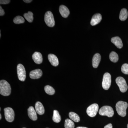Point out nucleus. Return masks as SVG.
I'll return each mask as SVG.
<instances>
[{
	"label": "nucleus",
	"instance_id": "412c9836",
	"mask_svg": "<svg viewBox=\"0 0 128 128\" xmlns=\"http://www.w3.org/2000/svg\"><path fill=\"white\" fill-rule=\"evenodd\" d=\"M69 117L72 121L74 122H79L80 121V118L79 115L74 112H71L69 113Z\"/></svg>",
	"mask_w": 128,
	"mask_h": 128
},
{
	"label": "nucleus",
	"instance_id": "473e14b6",
	"mask_svg": "<svg viewBox=\"0 0 128 128\" xmlns=\"http://www.w3.org/2000/svg\"><path fill=\"white\" fill-rule=\"evenodd\" d=\"M2 119V115L1 114H0V120Z\"/></svg>",
	"mask_w": 128,
	"mask_h": 128
},
{
	"label": "nucleus",
	"instance_id": "393cba45",
	"mask_svg": "<svg viewBox=\"0 0 128 128\" xmlns=\"http://www.w3.org/2000/svg\"><path fill=\"white\" fill-rule=\"evenodd\" d=\"M64 127L65 128H74V124L71 120L66 119L65 121Z\"/></svg>",
	"mask_w": 128,
	"mask_h": 128
},
{
	"label": "nucleus",
	"instance_id": "dca6fc26",
	"mask_svg": "<svg viewBox=\"0 0 128 128\" xmlns=\"http://www.w3.org/2000/svg\"><path fill=\"white\" fill-rule=\"evenodd\" d=\"M101 59V56L98 53L96 54L93 56L92 59V65L94 68H97L100 64Z\"/></svg>",
	"mask_w": 128,
	"mask_h": 128
},
{
	"label": "nucleus",
	"instance_id": "2eb2a0df",
	"mask_svg": "<svg viewBox=\"0 0 128 128\" xmlns=\"http://www.w3.org/2000/svg\"><path fill=\"white\" fill-rule=\"evenodd\" d=\"M48 59L53 66H57L59 64L58 60L56 56L53 54H50L48 56Z\"/></svg>",
	"mask_w": 128,
	"mask_h": 128
},
{
	"label": "nucleus",
	"instance_id": "423d86ee",
	"mask_svg": "<svg viewBox=\"0 0 128 128\" xmlns=\"http://www.w3.org/2000/svg\"><path fill=\"white\" fill-rule=\"evenodd\" d=\"M112 82L111 76L110 73H106L104 75L102 82V87L105 90H108L110 88Z\"/></svg>",
	"mask_w": 128,
	"mask_h": 128
},
{
	"label": "nucleus",
	"instance_id": "9d476101",
	"mask_svg": "<svg viewBox=\"0 0 128 128\" xmlns=\"http://www.w3.org/2000/svg\"><path fill=\"white\" fill-rule=\"evenodd\" d=\"M42 75V72L40 69H36L30 72V77L31 79H38L41 77Z\"/></svg>",
	"mask_w": 128,
	"mask_h": 128
},
{
	"label": "nucleus",
	"instance_id": "2f4dec72",
	"mask_svg": "<svg viewBox=\"0 0 128 128\" xmlns=\"http://www.w3.org/2000/svg\"><path fill=\"white\" fill-rule=\"evenodd\" d=\"M86 128V127H77V128Z\"/></svg>",
	"mask_w": 128,
	"mask_h": 128
},
{
	"label": "nucleus",
	"instance_id": "20e7f679",
	"mask_svg": "<svg viewBox=\"0 0 128 128\" xmlns=\"http://www.w3.org/2000/svg\"><path fill=\"white\" fill-rule=\"evenodd\" d=\"M116 82L121 92H124L127 91L128 86L124 78L121 76L118 77L116 79Z\"/></svg>",
	"mask_w": 128,
	"mask_h": 128
},
{
	"label": "nucleus",
	"instance_id": "c85d7f7f",
	"mask_svg": "<svg viewBox=\"0 0 128 128\" xmlns=\"http://www.w3.org/2000/svg\"><path fill=\"white\" fill-rule=\"evenodd\" d=\"M5 14V12L4 10L2 9L1 6H0V16H2Z\"/></svg>",
	"mask_w": 128,
	"mask_h": 128
},
{
	"label": "nucleus",
	"instance_id": "b1692460",
	"mask_svg": "<svg viewBox=\"0 0 128 128\" xmlns=\"http://www.w3.org/2000/svg\"><path fill=\"white\" fill-rule=\"evenodd\" d=\"M44 90L47 94L50 95H54L55 92L54 88L50 86H46L44 87Z\"/></svg>",
	"mask_w": 128,
	"mask_h": 128
},
{
	"label": "nucleus",
	"instance_id": "c756f323",
	"mask_svg": "<svg viewBox=\"0 0 128 128\" xmlns=\"http://www.w3.org/2000/svg\"><path fill=\"white\" fill-rule=\"evenodd\" d=\"M104 128H112V124H109L105 126Z\"/></svg>",
	"mask_w": 128,
	"mask_h": 128
},
{
	"label": "nucleus",
	"instance_id": "aec40b11",
	"mask_svg": "<svg viewBox=\"0 0 128 128\" xmlns=\"http://www.w3.org/2000/svg\"><path fill=\"white\" fill-rule=\"evenodd\" d=\"M52 120L54 122L56 123L60 122L61 121V117L58 112L57 110H54Z\"/></svg>",
	"mask_w": 128,
	"mask_h": 128
},
{
	"label": "nucleus",
	"instance_id": "72a5a7b5",
	"mask_svg": "<svg viewBox=\"0 0 128 128\" xmlns=\"http://www.w3.org/2000/svg\"><path fill=\"white\" fill-rule=\"evenodd\" d=\"M1 37V31H0V38Z\"/></svg>",
	"mask_w": 128,
	"mask_h": 128
},
{
	"label": "nucleus",
	"instance_id": "4468645a",
	"mask_svg": "<svg viewBox=\"0 0 128 128\" xmlns=\"http://www.w3.org/2000/svg\"><path fill=\"white\" fill-rule=\"evenodd\" d=\"M59 11L60 15L64 18L68 17L70 14L69 9L64 5H61L60 6Z\"/></svg>",
	"mask_w": 128,
	"mask_h": 128
},
{
	"label": "nucleus",
	"instance_id": "f8f14e48",
	"mask_svg": "<svg viewBox=\"0 0 128 128\" xmlns=\"http://www.w3.org/2000/svg\"><path fill=\"white\" fill-rule=\"evenodd\" d=\"M102 20V16L101 14L97 13L94 14L91 20V25L92 26H95L100 22Z\"/></svg>",
	"mask_w": 128,
	"mask_h": 128
},
{
	"label": "nucleus",
	"instance_id": "0eeeda50",
	"mask_svg": "<svg viewBox=\"0 0 128 128\" xmlns=\"http://www.w3.org/2000/svg\"><path fill=\"white\" fill-rule=\"evenodd\" d=\"M18 76L19 80L24 82L25 80L26 77V71L25 67L21 64H18L17 66Z\"/></svg>",
	"mask_w": 128,
	"mask_h": 128
},
{
	"label": "nucleus",
	"instance_id": "c9c22d12",
	"mask_svg": "<svg viewBox=\"0 0 128 128\" xmlns=\"http://www.w3.org/2000/svg\"></svg>",
	"mask_w": 128,
	"mask_h": 128
},
{
	"label": "nucleus",
	"instance_id": "ddd939ff",
	"mask_svg": "<svg viewBox=\"0 0 128 128\" xmlns=\"http://www.w3.org/2000/svg\"><path fill=\"white\" fill-rule=\"evenodd\" d=\"M32 58L36 64H40L42 62V56L39 52H35L32 56Z\"/></svg>",
	"mask_w": 128,
	"mask_h": 128
},
{
	"label": "nucleus",
	"instance_id": "9b49d317",
	"mask_svg": "<svg viewBox=\"0 0 128 128\" xmlns=\"http://www.w3.org/2000/svg\"><path fill=\"white\" fill-rule=\"evenodd\" d=\"M28 114L30 119L33 121H36L38 119L36 112L32 106H30L28 110Z\"/></svg>",
	"mask_w": 128,
	"mask_h": 128
},
{
	"label": "nucleus",
	"instance_id": "39448f33",
	"mask_svg": "<svg viewBox=\"0 0 128 128\" xmlns=\"http://www.w3.org/2000/svg\"><path fill=\"white\" fill-rule=\"evenodd\" d=\"M44 22L46 25L50 27H53L55 25V21L52 12L48 11L44 15Z\"/></svg>",
	"mask_w": 128,
	"mask_h": 128
},
{
	"label": "nucleus",
	"instance_id": "7c9ffc66",
	"mask_svg": "<svg viewBox=\"0 0 128 128\" xmlns=\"http://www.w3.org/2000/svg\"><path fill=\"white\" fill-rule=\"evenodd\" d=\"M32 0H24L23 1L26 3H30L32 2Z\"/></svg>",
	"mask_w": 128,
	"mask_h": 128
},
{
	"label": "nucleus",
	"instance_id": "7ed1b4c3",
	"mask_svg": "<svg viewBox=\"0 0 128 128\" xmlns=\"http://www.w3.org/2000/svg\"><path fill=\"white\" fill-rule=\"evenodd\" d=\"M99 114L102 116H106L111 118L114 114V111L112 107L108 106H104L100 108Z\"/></svg>",
	"mask_w": 128,
	"mask_h": 128
},
{
	"label": "nucleus",
	"instance_id": "4be33fe9",
	"mask_svg": "<svg viewBox=\"0 0 128 128\" xmlns=\"http://www.w3.org/2000/svg\"><path fill=\"white\" fill-rule=\"evenodd\" d=\"M110 60L112 62L116 63L118 60V54L114 51L111 52L109 55Z\"/></svg>",
	"mask_w": 128,
	"mask_h": 128
},
{
	"label": "nucleus",
	"instance_id": "a878e982",
	"mask_svg": "<svg viewBox=\"0 0 128 128\" xmlns=\"http://www.w3.org/2000/svg\"><path fill=\"white\" fill-rule=\"evenodd\" d=\"M13 22L16 24H20L25 22L24 18L22 16H18L14 18Z\"/></svg>",
	"mask_w": 128,
	"mask_h": 128
},
{
	"label": "nucleus",
	"instance_id": "5701e85b",
	"mask_svg": "<svg viewBox=\"0 0 128 128\" xmlns=\"http://www.w3.org/2000/svg\"><path fill=\"white\" fill-rule=\"evenodd\" d=\"M24 18L29 22H32L34 19L33 13L31 12H28V13H25L24 15Z\"/></svg>",
	"mask_w": 128,
	"mask_h": 128
},
{
	"label": "nucleus",
	"instance_id": "6e6552de",
	"mask_svg": "<svg viewBox=\"0 0 128 128\" xmlns=\"http://www.w3.org/2000/svg\"><path fill=\"white\" fill-rule=\"evenodd\" d=\"M5 118L6 120L9 122H12L14 121L15 113L13 109L12 108H5L4 109Z\"/></svg>",
	"mask_w": 128,
	"mask_h": 128
},
{
	"label": "nucleus",
	"instance_id": "f03ea898",
	"mask_svg": "<svg viewBox=\"0 0 128 128\" xmlns=\"http://www.w3.org/2000/svg\"><path fill=\"white\" fill-rule=\"evenodd\" d=\"M128 106V104L126 102L121 101L118 102L116 105V110L118 114L121 116H125Z\"/></svg>",
	"mask_w": 128,
	"mask_h": 128
},
{
	"label": "nucleus",
	"instance_id": "f3484780",
	"mask_svg": "<svg viewBox=\"0 0 128 128\" xmlns=\"http://www.w3.org/2000/svg\"><path fill=\"white\" fill-rule=\"evenodd\" d=\"M111 42L114 44L118 48H121L123 47V44L122 40L119 37L116 36L112 38Z\"/></svg>",
	"mask_w": 128,
	"mask_h": 128
},
{
	"label": "nucleus",
	"instance_id": "cd10ccee",
	"mask_svg": "<svg viewBox=\"0 0 128 128\" xmlns=\"http://www.w3.org/2000/svg\"><path fill=\"white\" fill-rule=\"evenodd\" d=\"M10 2V0H1L0 1V3L2 4H9Z\"/></svg>",
	"mask_w": 128,
	"mask_h": 128
},
{
	"label": "nucleus",
	"instance_id": "f704fd0d",
	"mask_svg": "<svg viewBox=\"0 0 128 128\" xmlns=\"http://www.w3.org/2000/svg\"><path fill=\"white\" fill-rule=\"evenodd\" d=\"M127 128H128V125H127Z\"/></svg>",
	"mask_w": 128,
	"mask_h": 128
},
{
	"label": "nucleus",
	"instance_id": "a211bd4d",
	"mask_svg": "<svg viewBox=\"0 0 128 128\" xmlns=\"http://www.w3.org/2000/svg\"><path fill=\"white\" fill-rule=\"evenodd\" d=\"M36 111L38 114L40 115L44 114V109L43 105L41 102H38L35 105Z\"/></svg>",
	"mask_w": 128,
	"mask_h": 128
},
{
	"label": "nucleus",
	"instance_id": "bb28decb",
	"mask_svg": "<svg viewBox=\"0 0 128 128\" xmlns=\"http://www.w3.org/2000/svg\"><path fill=\"white\" fill-rule=\"evenodd\" d=\"M121 71L125 74H128V64H125L122 65L121 68Z\"/></svg>",
	"mask_w": 128,
	"mask_h": 128
},
{
	"label": "nucleus",
	"instance_id": "e433bc0d",
	"mask_svg": "<svg viewBox=\"0 0 128 128\" xmlns=\"http://www.w3.org/2000/svg\"></svg>",
	"mask_w": 128,
	"mask_h": 128
},
{
	"label": "nucleus",
	"instance_id": "f257e3e1",
	"mask_svg": "<svg viewBox=\"0 0 128 128\" xmlns=\"http://www.w3.org/2000/svg\"><path fill=\"white\" fill-rule=\"evenodd\" d=\"M11 92L10 84L6 81L1 80L0 81V94L4 96H9Z\"/></svg>",
	"mask_w": 128,
	"mask_h": 128
},
{
	"label": "nucleus",
	"instance_id": "1a4fd4ad",
	"mask_svg": "<svg viewBox=\"0 0 128 128\" xmlns=\"http://www.w3.org/2000/svg\"><path fill=\"white\" fill-rule=\"evenodd\" d=\"M98 110V106L97 104H93L89 106L86 110V113L88 116L91 117H95Z\"/></svg>",
	"mask_w": 128,
	"mask_h": 128
},
{
	"label": "nucleus",
	"instance_id": "6ab92c4d",
	"mask_svg": "<svg viewBox=\"0 0 128 128\" xmlns=\"http://www.w3.org/2000/svg\"><path fill=\"white\" fill-rule=\"evenodd\" d=\"M128 17V12L127 9L123 8L121 9L120 14L119 18L121 21H124L127 19Z\"/></svg>",
	"mask_w": 128,
	"mask_h": 128
}]
</instances>
